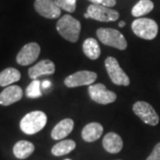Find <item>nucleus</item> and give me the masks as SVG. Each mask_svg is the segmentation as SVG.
I'll return each mask as SVG.
<instances>
[{"mask_svg": "<svg viewBox=\"0 0 160 160\" xmlns=\"http://www.w3.org/2000/svg\"><path fill=\"white\" fill-rule=\"evenodd\" d=\"M56 29L64 39L71 43H76L79 38L81 23L71 15L65 14L59 19L56 24Z\"/></svg>", "mask_w": 160, "mask_h": 160, "instance_id": "f257e3e1", "label": "nucleus"}, {"mask_svg": "<svg viewBox=\"0 0 160 160\" xmlns=\"http://www.w3.org/2000/svg\"><path fill=\"white\" fill-rule=\"evenodd\" d=\"M46 122L47 117L46 113L36 110L29 112L23 117L20 123V127L24 133L32 135L41 131L46 126Z\"/></svg>", "mask_w": 160, "mask_h": 160, "instance_id": "f03ea898", "label": "nucleus"}, {"mask_svg": "<svg viewBox=\"0 0 160 160\" xmlns=\"http://www.w3.org/2000/svg\"><path fill=\"white\" fill-rule=\"evenodd\" d=\"M96 36L105 46L114 47L118 50H126L127 47V41L124 35L118 30L109 28H100L96 30Z\"/></svg>", "mask_w": 160, "mask_h": 160, "instance_id": "7ed1b4c3", "label": "nucleus"}, {"mask_svg": "<svg viewBox=\"0 0 160 160\" xmlns=\"http://www.w3.org/2000/svg\"><path fill=\"white\" fill-rule=\"evenodd\" d=\"M132 30L137 37L146 40H152L158 32V23L152 19L140 18L132 23Z\"/></svg>", "mask_w": 160, "mask_h": 160, "instance_id": "20e7f679", "label": "nucleus"}, {"mask_svg": "<svg viewBox=\"0 0 160 160\" xmlns=\"http://www.w3.org/2000/svg\"><path fill=\"white\" fill-rule=\"evenodd\" d=\"M105 68L111 82L117 86H127L130 85L129 77L119 66L118 60L114 57H108L105 60Z\"/></svg>", "mask_w": 160, "mask_h": 160, "instance_id": "39448f33", "label": "nucleus"}, {"mask_svg": "<svg viewBox=\"0 0 160 160\" xmlns=\"http://www.w3.org/2000/svg\"><path fill=\"white\" fill-rule=\"evenodd\" d=\"M132 111L145 124L149 126H157L159 123V117L154 108L146 102L140 101L133 104Z\"/></svg>", "mask_w": 160, "mask_h": 160, "instance_id": "423d86ee", "label": "nucleus"}, {"mask_svg": "<svg viewBox=\"0 0 160 160\" xmlns=\"http://www.w3.org/2000/svg\"><path fill=\"white\" fill-rule=\"evenodd\" d=\"M88 93L93 102L102 105L114 102L117 100V94L114 92L107 89V87L101 83L89 86Z\"/></svg>", "mask_w": 160, "mask_h": 160, "instance_id": "0eeeda50", "label": "nucleus"}, {"mask_svg": "<svg viewBox=\"0 0 160 160\" xmlns=\"http://www.w3.org/2000/svg\"><path fill=\"white\" fill-rule=\"evenodd\" d=\"M87 12L91 19L98 22H115L119 18V12L116 10L110 9L109 7L102 5H91L87 8Z\"/></svg>", "mask_w": 160, "mask_h": 160, "instance_id": "6e6552de", "label": "nucleus"}, {"mask_svg": "<svg viewBox=\"0 0 160 160\" xmlns=\"http://www.w3.org/2000/svg\"><path fill=\"white\" fill-rule=\"evenodd\" d=\"M96 79L97 74L95 72L89 70H81L68 76L64 80V84L69 88H73L83 86H91Z\"/></svg>", "mask_w": 160, "mask_h": 160, "instance_id": "1a4fd4ad", "label": "nucleus"}, {"mask_svg": "<svg viewBox=\"0 0 160 160\" xmlns=\"http://www.w3.org/2000/svg\"><path fill=\"white\" fill-rule=\"evenodd\" d=\"M41 48L38 43L31 42L23 46L18 52L16 62L22 66H28L34 63L39 56Z\"/></svg>", "mask_w": 160, "mask_h": 160, "instance_id": "9d476101", "label": "nucleus"}, {"mask_svg": "<svg viewBox=\"0 0 160 160\" xmlns=\"http://www.w3.org/2000/svg\"><path fill=\"white\" fill-rule=\"evenodd\" d=\"M34 7L38 14L47 19H58L62 13L53 0H36Z\"/></svg>", "mask_w": 160, "mask_h": 160, "instance_id": "9b49d317", "label": "nucleus"}, {"mask_svg": "<svg viewBox=\"0 0 160 160\" xmlns=\"http://www.w3.org/2000/svg\"><path fill=\"white\" fill-rule=\"evenodd\" d=\"M23 96L22 89L19 86H9L0 93V104L9 106L19 102Z\"/></svg>", "mask_w": 160, "mask_h": 160, "instance_id": "f8f14e48", "label": "nucleus"}, {"mask_svg": "<svg viewBox=\"0 0 160 160\" xmlns=\"http://www.w3.org/2000/svg\"><path fill=\"white\" fill-rule=\"evenodd\" d=\"M55 72V65L50 60H42L36 65L29 69V77L32 79H37L43 75H52Z\"/></svg>", "mask_w": 160, "mask_h": 160, "instance_id": "ddd939ff", "label": "nucleus"}, {"mask_svg": "<svg viewBox=\"0 0 160 160\" xmlns=\"http://www.w3.org/2000/svg\"><path fill=\"white\" fill-rule=\"evenodd\" d=\"M102 146L104 149L109 153L117 154L123 149L122 138L116 132H109L103 137Z\"/></svg>", "mask_w": 160, "mask_h": 160, "instance_id": "4468645a", "label": "nucleus"}, {"mask_svg": "<svg viewBox=\"0 0 160 160\" xmlns=\"http://www.w3.org/2000/svg\"><path fill=\"white\" fill-rule=\"evenodd\" d=\"M74 128V121L71 118H65L61 120L53 127L51 132V137L53 140H62L67 137Z\"/></svg>", "mask_w": 160, "mask_h": 160, "instance_id": "2eb2a0df", "label": "nucleus"}, {"mask_svg": "<svg viewBox=\"0 0 160 160\" xmlns=\"http://www.w3.org/2000/svg\"><path fill=\"white\" fill-rule=\"evenodd\" d=\"M103 132V126L97 122L87 124L82 130L81 135L86 142H92L100 139Z\"/></svg>", "mask_w": 160, "mask_h": 160, "instance_id": "dca6fc26", "label": "nucleus"}, {"mask_svg": "<svg viewBox=\"0 0 160 160\" xmlns=\"http://www.w3.org/2000/svg\"><path fill=\"white\" fill-rule=\"evenodd\" d=\"M34 144L28 141H19L13 146V154L19 159L28 158L34 152Z\"/></svg>", "mask_w": 160, "mask_h": 160, "instance_id": "f3484780", "label": "nucleus"}, {"mask_svg": "<svg viewBox=\"0 0 160 160\" xmlns=\"http://www.w3.org/2000/svg\"><path fill=\"white\" fill-rule=\"evenodd\" d=\"M83 52L90 60H97L101 56V47L99 46L97 40L89 38H86L83 43Z\"/></svg>", "mask_w": 160, "mask_h": 160, "instance_id": "a211bd4d", "label": "nucleus"}, {"mask_svg": "<svg viewBox=\"0 0 160 160\" xmlns=\"http://www.w3.org/2000/svg\"><path fill=\"white\" fill-rule=\"evenodd\" d=\"M21 72L14 68H7L0 72V86H8L21 79Z\"/></svg>", "mask_w": 160, "mask_h": 160, "instance_id": "6ab92c4d", "label": "nucleus"}, {"mask_svg": "<svg viewBox=\"0 0 160 160\" xmlns=\"http://www.w3.org/2000/svg\"><path fill=\"white\" fill-rule=\"evenodd\" d=\"M76 148V142L72 140H64L60 142L56 143L52 149V154L55 157H62L64 155H67L73 151Z\"/></svg>", "mask_w": 160, "mask_h": 160, "instance_id": "aec40b11", "label": "nucleus"}, {"mask_svg": "<svg viewBox=\"0 0 160 160\" xmlns=\"http://www.w3.org/2000/svg\"><path fill=\"white\" fill-rule=\"evenodd\" d=\"M154 4L150 0H140L132 9V15L134 17H141L153 10Z\"/></svg>", "mask_w": 160, "mask_h": 160, "instance_id": "412c9836", "label": "nucleus"}, {"mask_svg": "<svg viewBox=\"0 0 160 160\" xmlns=\"http://www.w3.org/2000/svg\"><path fill=\"white\" fill-rule=\"evenodd\" d=\"M26 95L29 98H38L42 95L40 91V81L39 80H33L29 86L26 88Z\"/></svg>", "mask_w": 160, "mask_h": 160, "instance_id": "4be33fe9", "label": "nucleus"}, {"mask_svg": "<svg viewBox=\"0 0 160 160\" xmlns=\"http://www.w3.org/2000/svg\"><path fill=\"white\" fill-rule=\"evenodd\" d=\"M54 3L57 5L58 7H60L61 9H63L66 12H73L76 10V6L69 5V3L66 0H53Z\"/></svg>", "mask_w": 160, "mask_h": 160, "instance_id": "5701e85b", "label": "nucleus"}, {"mask_svg": "<svg viewBox=\"0 0 160 160\" xmlns=\"http://www.w3.org/2000/svg\"><path fill=\"white\" fill-rule=\"evenodd\" d=\"M93 5H102L107 7H112L116 6L117 0H88Z\"/></svg>", "mask_w": 160, "mask_h": 160, "instance_id": "b1692460", "label": "nucleus"}, {"mask_svg": "<svg viewBox=\"0 0 160 160\" xmlns=\"http://www.w3.org/2000/svg\"><path fill=\"white\" fill-rule=\"evenodd\" d=\"M146 160H160V142L155 146L152 152L150 153Z\"/></svg>", "mask_w": 160, "mask_h": 160, "instance_id": "393cba45", "label": "nucleus"}, {"mask_svg": "<svg viewBox=\"0 0 160 160\" xmlns=\"http://www.w3.org/2000/svg\"><path fill=\"white\" fill-rule=\"evenodd\" d=\"M66 1L69 3V5H71V6H77V0H66Z\"/></svg>", "mask_w": 160, "mask_h": 160, "instance_id": "a878e982", "label": "nucleus"}, {"mask_svg": "<svg viewBox=\"0 0 160 160\" xmlns=\"http://www.w3.org/2000/svg\"><path fill=\"white\" fill-rule=\"evenodd\" d=\"M50 85H51V83H50L49 81H44V82H43V86H44V87H48Z\"/></svg>", "mask_w": 160, "mask_h": 160, "instance_id": "bb28decb", "label": "nucleus"}, {"mask_svg": "<svg viewBox=\"0 0 160 160\" xmlns=\"http://www.w3.org/2000/svg\"><path fill=\"white\" fill-rule=\"evenodd\" d=\"M125 25H126V22H123V21H121V22L118 23V26L121 27V28H122V27H124Z\"/></svg>", "mask_w": 160, "mask_h": 160, "instance_id": "cd10ccee", "label": "nucleus"}, {"mask_svg": "<svg viewBox=\"0 0 160 160\" xmlns=\"http://www.w3.org/2000/svg\"><path fill=\"white\" fill-rule=\"evenodd\" d=\"M84 17L86 18V19H91V17H90V15L88 14V12H86V13L84 14Z\"/></svg>", "mask_w": 160, "mask_h": 160, "instance_id": "c85d7f7f", "label": "nucleus"}, {"mask_svg": "<svg viewBox=\"0 0 160 160\" xmlns=\"http://www.w3.org/2000/svg\"><path fill=\"white\" fill-rule=\"evenodd\" d=\"M64 160H72V159H69V158H66V159H64Z\"/></svg>", "mask_w": 160, "mask_h": 160, "instance_id": "c756f323", "label": "nucleus"}, {"mask_svg": "<svg viewBox=\"0 0 160 160\" xmlns=\"http://www.w3.org/2000/svg\"><path fill=\"white\" fill-rule=\"evenodd\" d=\"M118 160H120V159H118Z\"/></svg>", "mask_w": 160, "mask_h": 160, "instance_id": "7c9ffc66", "label": "nucleus"}]
</instances>
